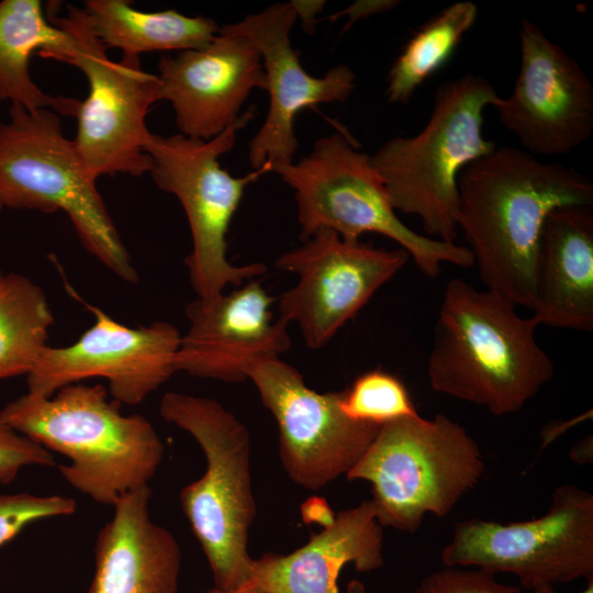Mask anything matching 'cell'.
I'll return each mask as SVG.
<instances>
[{
	"mask_svg": "<svg viewBox=\"0 0 593 593\" xmlns=\"http://www.w3.org/2000/svg\"><path fill=\"white\" fill-rule=\"evenodd\" d=\"M457 226L485 289L532 310L545 221L562 206H592L589 177L512 146L495 147L459 175Z\"/></svg>",
	"mask_w": 593,
	"mask_h": 593,
	"instance_id": "obj_1",
	"label": "cell"
},
{
	"mask_svg": "<svg viewBox=\"0 0 593 593\" xmlns=\"http://www.w3.org/2000/svg\"><path fill=\"white\" fill-rule=\"evenodd\" d=\"M537 326L497 293L451 279L427 362L430 387L496 416L521 411L555 373L536 340Z\"/></svg>",
	"mask_w": 593,
	"mask_h": 593,
	"instance_id": "obj_2",
	"label": "cell"
},
{
	"mask_svg": "<svg viewBox=\"0 0 593 593\" xmlns=\"http://www.w3.org/2000/svg\"><path fill=\"white\" fill-rule=\"evenodd\" d=\"M101 384L74 383L49 398L25 393L7 403L0 419L47 450L69 458L61 477L94 502L113 506L148 485L165 446L152 423L124 415Z\"/></svg>",
	"mask_w": 593,
	"mask_h": 593,
	"instance_id": "obj_3",
	"label": "cell"
},
{
	"mask_svg": "<svg viewBox=\"0 0 593 593\" xmlns=\"http://www.w3.org/2000/svg\"><path fill=\"white\" fill-rule=\"evenodd\" d=\"M500 96L483 76L465 74L435 91L428 121L414 136H395L371 156L395 211L419 217L425 235L457 237L458 178L496 145L482 133L483 113Z\"/></svg>",
	"mask_w": 593,
	"mask_h": 593,
	"instance_id": "obj_4",
	"label": "cell"
},
{
	"mask_svg": "<svg viewBox=\"0 0 593 593\" xmlns=\"http://www.w3.org/2000/svg\"><path fill=\"white\" fill-rule=\"evenodd\" d=\"M159 414L189 433L204 454L205 471L181 489V508L206 558L214 588L239 590L254 560L247 549L256 517L249 433L232 412L209 398L167 392Z\"/></svg>",
	"mask_w": 593,
	"mask_h": 593,
	"instance_id": "obj_5",
	"label": "cell"
},
{
	"mask_svg": "<svg viewBox=\"0 0 593 593\" xmlns=\"http://www.w3.org/2000/svg\"><path fill=\"white\" fill-rule=\"evenodd\" d=\"M484 472L480 447L462 425L444 414H417L381 425L346 478L371 484L382 528L412 534L427 514H449Z\"/></svg>",
	"mask_w": 593,
	"mask_h": 593,
	"instance_id": "obj_6",
	"label": "cell"
},
{
	"mask_svg": "<svg viewBox=\"0 0 593 593\" xmlns=\"http://www.w3.org/2000/svg\"><path fill=\"white\" fill-rule=\"evenodd\" d=\"M0 199L14 210L63 211L89 254L123 281H138L96 181L53 110L9 108L0 123Z\"/></svg>",
	"mask_w": 593,
	"mask_h": 593,
	"instance_id": "obj_7",
	"label": "cell"
},
{
	"mask_svg": "<svg viewBox=\"0 0 593 593\" xmlns=\"http://www.w3.org/2000/svg\"><path fill=\"white\" fill-rule=\"evenodd\" d=\"M273 171L294 191L303 240L320 230L348 242L365 233L381 234L396 242L429 278H436L444 264H474L468 247L407 227L395 214L371 156L340 132L318 138L306 156Z\"/></svg>",
	"mask_w": 593,
	"mask_h": 593,
	"instance_id": "obj_8",
	"label": "cell"
},
{
	"mask_svg": "<svg viewBox=\"0 0 593 593\" xmlns=\"http://www.w3.org/2000/svg\"><path fill=\"white\" fill-rule=\"evenodd\" d=\"M254 118L255 110L249 108L209 141L153 134L145 146L155 183L172 193L184 210L192 237V250L184 264L190 283L202 300H211L224 293L226 287L238 288L266 272V266L259 262H230L226 235L247 186L272 169L265 165L234 177L219 161L234 147L238 131Z\"/></svg>",
	"mask_w": 593,
	"mask_h": 593,
	"instance_id": "obj_9",
	"label": "cell"
},
{
	"mask_svg": "<svg viewBox=\"0 0 593 593\" xmlns=\"http://www.w3.org/2000/svg\"><path fill=\"white\" fill-rule=\"evenodd\" d=\"M47 18L74 37L75 51L67 64L79 68L89 83V93L75 114L72 139L87 175L96 181L104 175L149 172L145 146L153 133L145 120L152 105L161 100L157 75L143 70L139 57L111 60L82 9L68 4L66 16L49 10Z\"/></svg>",
	"mask_w": 593,
	"mask_h": 593,
	"instance_id": "obj_10",
	"label": "cell"
},
{
	"mask_svg": "<svg viewBox=\"0 0 593 593\" xmlns=\"http://www.w3.org/2000/svg\"><path fill=\"white\" fill-rule=\"evenodd\" d=\"M445 567L508 573L521 588L593 579V495L573 484L555 489L548 512L500 524L481 518L456 523L443 548Z\"/></svg>",
	"mask_w": 593,
	"mask_h": 593,
	"instance_id": "obj_11",
	"label": "cell"
},
{
	"mask_svg": "<svg viewBox=\"0 0 593 593\" xmlns=\"http://www.w3.org/2000/svg\"><path fill=\"white\" fill-rule=\"evenodd\" d=\"M245 374L277 422L286 473L304 489L317 491L346 475L380 428L350 419L340 407L343 391L312 390L299 370L279 357L253 359Z\"/></svg>",
	"mask_w": 593,
	"mask_h": 593,
	"instance_id": "obj_12",
	"label": "cell"
},
{
	"mask_svg": "<svg viewBox=\"0 0 593 593\" xmlns=\"http://www.w3.org/2000/svg\"><path fill=\"white\" fill-rule=\"evenodd\" d=\"M409 258L402 248L372 247L320 230L275 262L299 277L279 299V318L296 323L309 348H322Z\"/></svg>",
	"mask_w": 593,
	"mask_h": 593,
	"instance_id": "obj_13",
	"label": "cell"
},
{
	"mask_svg": "<svg viewBox=\"0 0 593 593\" xmlns=\"http://www.w3.org/2000/svg\"><path fill=\"white\" fill-rule=\"evenodd\" d=\"M93 325L74 344L47 346L26 376L27 392L49 398L59 389L90 378L108 381L110 395L137 405L176 371L181 334L168 322L127 327L87 304Z\"/></svg>",
	"mask_w": 593,
	"mask_h": 593,
	"instance_id": "obj_14",
	"label": "cell"
},
{
	"mask_svg": "<svg viewBox=\"0 0 593 593\" xmlns=\"http://www.w3.org/2000/svg\"><path fill=\"white\" fill-rule=\"evenodd\" d=\"M521 66L512 93L493 107L532 155H564L593 133V85L578 63L528 20L519 26Z\"/></svg>",
	"mask_w": 593,
	"mask_h": 593,
	"instance_id": "obj_15",
	"label": "cell"
},
{
	"mask_svg": "<svg viewBox=\"0 0 593 593\" xmlns=\"http://www.w3.org/2000/svg\"><path fill=\"white\" fill-rule=\"evenodd\" d=\"M299 14L296 4L275 3L261 12L222 25L219 31L245 37L258 51L269 94L266 119L249 143L248 158L254 169L277 167L294 161L298 139L294 119L305 108L344 102L353 93L356 77L347 65H337L323 77L307 74L290 34Z\"/></svg>",
	"mask_w": 593,
	"mask_h": 593,
	"instance_id": "obj_16",
	"label": "cell"
},
{
	"mask_svg": "<svg viewBox=\"0 0 593 593\" xmlns=\"http://www.w3.org/2000/svg\"><path fill=\"white\" fill-rule=\"evenodd\" d=\"M272 303L259 280L211 300L190 302L189 328L181 335L176 371L223 382L247 380L249 361L279 357L290 348L288 324L272 320Z\"/></svg>",
	"mask_w": 593,
	"mask_h": 593,
	"instance_id": "obj_17",
	"label": "cell"
},
{
	"mask_svg": "<svg viewBox=\"0 0 593 593\" xmlns=\"http://www.w3.org/2000/svg\"><path fill=\"white\" fill-rule=\"evenodd\" d=\"M157 77L180 134L209 141L239 115L253 89H264L261 57L245 37L217 32L204 47L164 56Z\"/></svg>",
	"mask_w": 593,
	"mask_h": 593,
	"instance_id": "obj_18",
	"label": "cell"
},
{
	"mask_svg": "<svg viewBox=\"0 0 593 593\" xmlns=\"http://www.w3.org/2000/svg\"><path fill=\"white\" fill-rule=\"evenodd\" d=\"M384 563L383 528L370 500L344 510L296 550L266 552L253 560L242 591L255 593H338L343 569L372 572Z\"/></svg>",
	"mask_w": 593,
	"mask_h": 593,
	"instance_id": "obj_19",
	"label": "cell"
},
{
	"mask_svg": "<svg viewBox=\"0 0 593 593\" xmlns=\"http://www.w3.org/2000/svg\"><path fill=\"white\" fill-rule=\"evenodd\" d=\"M152 489L120 497L94 545L87 593H178L182 555L174 534L152 521Z\"/></svg>",
	"mask_w": 593,
	"mask_h": 593,
	"instance_id": "obj_20",
	"label": "cell"
},
{
	"mask_svg": "<svg viewBox=\"0 0 593 593\" xmlns=\"http://www.w3.org/2000/svg\"><path fill=\"white\" fill-rule=\"evenodd\" d=\"M532 312L538 326L593 331L591 206H562L547 216L535 265Z\"/></svg>",
	"mask_w": 593,
	"mask_h": 593,
	"instance_id": "obj_21",
	"label": "cell"
},
{
	"mask_svg": "<svg viewBox=\"0 0 593 593\" xmlns=\"http://www.w3.org/2000/svg\"><path fill=\"white\" fill-rule=\"evenodd\" d=\"M44 13L38 0L0 1V103L75 116L80 100L47 94L31 77L33 54L67 63L75 51L74 37Z\"/></svg>",
	"mask_w": 593,
	"mask_h": 593,
	"instance_id": "obj_22",
	"label": "cell"
},
{
	"mask_svg": "<svg viewBox=\"0 0 593 593\" xmlns=\"http://www.w3.org/2000/svg\"><path fill=\"white\" fill-rule=\"evenodd\" d=\"M82 10L92 33L105 48H119L126 57L201 48L220 29L209 18L188 16L175 10L145 12L126 0H88Z\"/></svg>",
	"mask_w": 593,
	"mask_h": 593,
	"instance_id": "obj_23",
	"label": "cell"
},
{
	"mask_svg": "<svg viewBox=\"0 0 593 593\" xmlns=\"http://www.w3.org/2000/svg\"><path fill=\"white\" fill-rule=\"evenodd\" d=\"M54 314L44 290L29 277H0V380L27 376L46 349Z\"/></svg>",
	"mask_w": 593,
	"mask_h": 593,
	"instance_id": "obj_24",
	"label": "cell"
},
{
	"mask_svg": "<svg viewBox=\"0 0 593 593\" xmlns=\"http://www.w3.org/2000/svg\"><path fill=\"white\" fill-rule=\"evenodd\" d=\"M478 7L469 0L444 8L407 41L388 74L387 99L406 103L416 90L451 57L473 26Z\"/></svg>",
	"mask_w": 593,
	"mask_h": 593,
	"instance_id": "obj_25",
	"label": "cell"
},
{
	"mask_svg": "<svg viewBox=\"0 0 593 593\" xmlns=\"http://www.w3.org/2000/svg\"><path fill=\"white\" fill-rule=\"evenodd\" d=\"M340 407L350 419L378 426L418 414L405 384L380 369L358 376L343 391Z\"/></svg>",
	"mask_w": 593,
	"mask_h": 593,
	"instance_id": "obj_26",
	"label": "cell"
},
{
	"mask_svg": "<svg viewBox=\"0 0 593 593\" xmlns=\"http://www.w3.org/2000/svg\"><path fill=\"white\" fill-rule=\"evenodd\" d=\"M76 510L77 502L63 495L0 494V546L14 538L30 523L68 516Z\"/></svg>",
	"mask_w": 593,
	"mask_h": 593,
	"instance_id": "obj_27",
	"label": "cell"
},
{
	"mask_svg": "<svg viewBox=\"0 0 593 593\" xmlns=\"http://www.w3.org/2000/svg\"><path fill=\"white\" fill-rule=\"evenodd\" d=\"M412 593H522V588L501 583L483 569L445 567L425 577Z\"/></svg>",
	"mask_w": 593,
	"mask_h": 593,
	"instance_id": "obj_28",
	"label": "cell"
},
{
	"mask_svg": "<svg viewBox=\"0 0 593 593\" xmlns=\"http://www.w3.org/2000/svg\"><path fill=\"white\" fill-rule=\"evenodd\" d=\"M27 466H55L49 450L19 434L0 419V483L9 484Z\"/></svg>",
	"mask_w": 593,
	"mask_h": 593,
	"instance_id": "obj_29",
	"label": "cell"
},
{
	"mask_svg": "<svg viewBox=\"0 0 593 593\" xmlns=\"http://www.w3.org/2000/svg\"><path fill=\"white\" fill-rule=\"evenodd\" d=\"M533 593H558L552 585H542L535 590ZM579 593H593V579L588 581L585 589Z\"/></svg>",
	"mask_w": 593,
	"mask_h": 593,
	"instance_id": "obj_30",
	"label": "cell"
},
{
	"mask_svg": "<svg viewBox=\"0 0 593 593\" xmlns=\"http://www.w3.org/2000/svg\"><path fill=\"white\" fill-rule=\"evenodd\" d=\"M345 593H368V591L362 582L354 579L347 583Z\"/></svg>",
	"mask_w": 593,
	"mask_h": 593,
	"instance_id": "obj_31",
	"label": "cell"
},
{
	"mask_svg": "<svg viewBox=\"0 0 593 593\" xmlns=\"http://www.w3.org/2000/svg\"><path fill=\"white\" fill-rule=\"evenodd\" d=\"M205 593H255V592H248V591H242V590H219L215 588H212L208 590Z\"/></svg>",
	"mask_w": 593,
	"mask_h": 593,
	"instance_id": "obj_32",
	"label": "cell"
},
{
	"mask_svg": "<svg viewBox=\"0 0 593 593\" xmlns=\"http://www.w3.org/2000/svg\"><path fill=\"white\" fill-rule=\"evenodd\" d=\"M2 209H3V204H2L1 199H0V213H1Z\"/></svg>",
	"mask_w": 593,
	"mask_h": 593,
	"instance_id": "obj_33",
	"label": "cell"
},
{
	"mask_svg": "<svg viewBox=\"0 0 593 593\" xmlns=\"http://www.w3.org/2000/svg\"><path fill=\"white\" fill-rule=\"evenodd\" d=\"M1 275H2V273L0 272V277H1Z\"/></svg>",
	"mask_w": 593,
	"mask_h": 593,
	"instance_id": "obj_34",
	"label": "cell"
}]
</instances>
